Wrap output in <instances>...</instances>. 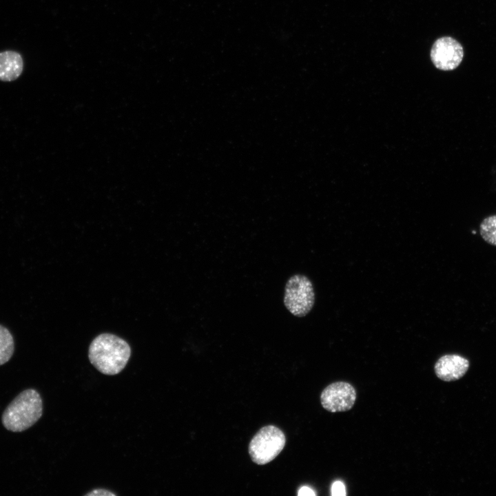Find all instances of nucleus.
Returning a JSON list of instances; mask_svg holds the SVG:
<instances>
[{
  "instance_id": "obj_1",
  "label": "nucleus",
  "mask_w": 496,
  "mask_h": 496,
  "mask_svg": "<svg viewBox=\"0 0 496 496\" xmlns=\"http://www.w3.org/2000/svg\"><path fill=\"white\" fill-rule=\"evenodd\" d=\"M131 355V348L123 339L111 334L102 333L91 342L88 358L91 364L101 373L114 375L123 371Z\"/></svg>"
},
{
  "instance_id": "obj_2",
  "label": "nucleus",
  "mask_w": 496,
  "mask_h": 496,
  "mask_svg": "<svg viewBox=\"0 0 496 496\" xmlns=\"http://www.w3.org/2000/svg\"><path fill=\"white\" fill-rule=\"evenodd\" d=\"M43 401L38 391L28 389L21 392L6 408L2 416L3 426L9 431H24L41 417Z\"/></svg>"
},
{
  "instance_id": "obj_3",
  "label": "nucleus",
  "mask_w": 496,
  "mask_h": 496,
  "mask_svg": "<svg viewBox=\"0 0 496 496\" xmlns=\"http://www.w3.org/2000/svg\"><path fill=\"white\" fill-rule=\"evenodd\" d=\"M285 442V435L279 428L273 425L261 428L249 444L251 460L259 465L270 462L280 454Z\"/></svg>"
},
{
  "instance_id": "obj_4",
  "label": "nucleus",
  "mask_w": 496,
  "mask_h": 496,
  "mask_svg": "<svg viewBox=\"0 0 496 496\" xmlns=\"http://www.w3.org/2000/svg\"><path fill=\"white\" fill-rule=\"evenodd\" d=\"M315 293L311 280L305 276L296 274L287 281L284 304L287 309L296 317L308 314L313 307Z\"/></svg>"
},
{
  "instance_id": "obj_5",
  "label": "nucleus",
  "mask_w": 496,
  "mask_h": 496,
  "mask_svg": "<svg viewBox=\"0 0 496 496\" xmlns=\"http://www.w3.org/2000/svg\"><path fill=\"white\" fill-rule=\"evenodd\" d=\"M355 388L347 382H335L326 386L321 393L322 407L331 413L350 410L356 400Z\"/></svg>"
},
{
  "instance_id": "obj_6",
  "label": "nucleus",
  "mask_w": 496,
  "mask_h": 496,
  "mask_svg": "<svg viewBox=\"0 0 496 496\" xmlns=\"http://www.w3.org/2000/svg\"><path fill=\"white\" fill-rule=\"evenodd\" d=\"M430 56L435 68L449 71L459 65L464 57V50L461 43L455 39L442 37L433 43Z\"/></svg>"
},
{
  "instance_id": "obj_7",
  "label": "nucleus",
  "mask_w": 496,
  "mask_h": 496,
  "mask_svg": "<svg viewBox=\"0 0 496 496\" xmlns=\"http://www.w3.org/2000/svg\"><path fill=\"white\" fill-rule=\"evenodd\" d=\"M468 359L457 354H446L441 356L434 365L436 376L444 382H453L461 379L469 369Z\"/></svg>"
},
{
  "instance_id": "obj_8",
  "label": "nucleus",
  "mask_w": 496,
  "mask_h": 496,
  "mask_svg": "<svg viewBox=\"0 0 496 496\" xmlns=\"http://www.w3.org/2000/svg\"><path fill=\"white\" fill-rule=\"evenodd\" d=\"M23 61L20 53L13 50L0 52V81H12L21 74Z\"/></svg>"
},
{
  "instance_id": "obj_9",
  "label": "nucleus",
  "mask_w": 496,
  "mask_h": 496,
  "mask_svg": "<svg viewBox=\"0 0 496 496\" xmlns=\"http://www.w3.org/2000/svg\"><path fill=\"white\" fill-rule=\"evenodd\" d=\"M14 351V341L10 331L0 324V366L8 362Z\"/></svg>"
},
{
  "instance_id": "obj_10",
  "label": "nucleus",
  "mask_w": 496,
  "mask_h": 496,
  "mask_svg": "<svg viewBox=\"0 0 496 496\" xmlns=\"http://www.w3.org/2000/svg\"><path fill=\"white\" fill-rule=\"evenodd\" d=\"M479 233L487 243L496 246V215L489 216L482 221Z\"/></svg>"
},
{
  "instance_id": "obj_11",
  "label": "nucleus",
  "mask_w": 496,
  "mask_h": 496,
  "mask_svg": "<svg viewBox=\"0 0 496 496\" xmlns=\"http://www.w3.org/2000/svg\"><path fill=\"white\" fill-rule=\"evenodd\" d=\"M331 495L333 496L346 495V490L344 484L339 481L334 482L331 487Z\"/></svg>"
},
{
  "instance_id": "obj_12",
  "label": "nucleus",
  "mask_w": 496,
  "mask_h": 496,
  "mask_svg": "<svg viewBox=\"0 0 496 496\" xmlns=\"http://www.w3.org/2000/svg\"><path fill=\"white\" fill-rule=\"evenodd\" d=\"M86 496H115L116 494L114 493L103 488L94 489L90 492L86 493Z\"/></svg>"
},
{
  "instance_id": "obj_13",
  "label": "nucleus",
  "mask_w": 496,
  "mask_h": 496,
  "mask_svg": "<svg viewBox=\"0 0 496 496\" xmlns=\"http://www.w3.org/2000/svg\"><path fill=\"white\" fill-rule=\"evenodd\" d=\"M298 495H300V496H301V495H302V496H304V495H308V496L312 495V496H313V495H316V493H315L314 491H313L311 488H310L309 487L302 486L301 488H300Z\"/></svg>"
}]
</instances>
